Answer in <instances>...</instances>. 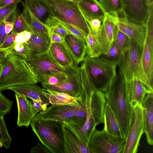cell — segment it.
<instances>
[{
    "instance_id": "48",
    "label": "cell",
    "mask_w": 153,
    "mask_h": 153,
    "mask_svg": "<svg viewBox=\"0 0 153 153\" xmlns=\"http://www.w3.org/2000/svg\"><path fill=\"white\" fill-rule=\"evenodd\" d=\"M65 38L53 32H51L50 39L51 44L62 43L65 42Z\"/></svg>"
},
{
    "instance_id": "52",
    "label": "cell",
    "mask_w": 153,
    "mask_h": 153,
    "mask_svg": "<svg viewBox=\"0 0 153 153\" xmlns=\"http://www.w3.org/2000/svg\"><path fill=\"white\" fill-rule=\"evenodd\" d=\"M8 54L7 50L0 48V64L3 63Z\"/></svg>"
},
{
    "instance_id": "46",
    "label": "cell",
    "mask_w": 153,
    "mask_h": 153,
    "mask_svg": "<svg viewBox=\"0 0 153 153\" xmlns=\"http://www.w3.org/2000/svg\"><path fill=\"white\" fill-rule=\"evenodd\" d=\"M30 103L33 117L39 112L45 110L48 107L40 102L36 100L31 101Z\"/></svg>"
},
{
    "instance_id": "3",
    "label": "cell",
    "mask_w": 153,
    "mask_h": 153,
    "mask_svg": "<svg viewBox=\"0 0 153 153\" xmlns=\"http://www.w3.org/2000/svg\"><path fill=\"white\" fill-rule=\"evenodd\" d=\"M50 15L73 26L85 37L90 28L78 3L71 0H40Z\"/></svg>"
},
{
    "instance_id": "45",
    "label": "cell",
    "mask_w": 153,
    "mask_h": 153,
    "mask_svg": "<svg viewBox=\"0 0 153 153\" xmlns=\"http://www.w3.org/2000/svg\"><path fill=\"white\" fill-rule=\"evenodd\" d=\"M31 33L29 31L25 30L18 33L16 36L15 43H24L27 42L30 39Z\"/></svg>"
},
{
    "instance_id": "21",
    "label": "cell",
    "mask_w": 153,
    "mask_h": 153,
    "mask_svg": "<svg viewBox=\"0 0 153 153\" xmlns=\"http://www.w3.org/2000/svg\"><path fill=\"white\" fill-rule=\"evenodd\" d=\"M15 95L18 109L17 125L28 127L34 117L30 101L27 97L17 93H15Z\"/></svg>"
},
{
    "instance_id": "12",
    "label": "cell",
    "mask_w": 153,
    "mask_h": 153,
    "mask_svg": "<svg viewBox=\"0 0 153 153\" xmlns=\"http://www.w3.org/2000/svg\"><path fill=\"white\" fill-rule=\"evenodd\" d=\"M64 153H91L88 145L67 123L62 124Z\"/></svg>"
},
{
    "instance_id": "2",
    "label": "cell",
    "mask_w": 153,
    "mask_h": 153,
    "mask_svg": "<svg viewBox=\"0 0 153 153\" xmlns=\"http://www.w3.org/2000/svg\"><path fill=\"white\" fill-rule=\"evenodd\" d=\"M143 47L130 40L127 48L122 52L118 64L119 73L125 82L134 79L140 81L144 85L147 93H153V85L146 76L141 61Z\"/></svg>"
},
{
    "instance_id": "20",
    "label": "cell",
    "mask_w": 153,
    "mask_h": 153,
    "mask_svg": "<svg viewBox=\"0 0 153 153\" xmlns=\"http://www.w3.org/2000/svg\"><path fill=\"white\" fill-rule=\"evenodd\" d=\"M15 93L30 99L31 100L39 101L48 106L50 104L49 100L44 95L43 89L36 84H25L14 86L8 88Z\"/></svg>"
},
{
    "instance_id": "27",
    "label": "cell",
    "mask_w": 153,
    "mask_h": 153,
    "mask_svg": "<svg viewBox=\"0 0 153 153\" xmlns=\"http://www.w3.org/2000/svg\"><path fill=\"white\" fill-rule=\"evenodd\" d=\"M103 129L114 135L123 137L118 122L111 107L106 101L104 112Z\"/></svg>"
},
{
    "instance_id": "41",
    "label": "cell",
    "mask_w": 153,
    "mask_h": 153,
    "mask_svg": "<svg viewBox=\"0 0 153 153\" xmlns=\"http://www.w3.org/2000/svg\"><path fill=\"white\" fill-rule=\"evenodd\" d=\"M86 21L94 34L95 36H97L101 30L102 22L98 19H94Z\"/></svg>"
},
{
    "instance_id": "9",
    "label": "cell",
    "mask_w": 153,
    "mask_h": 153,
    "mask_svg": "<svg viewBox=\"0 0 153 153\" xmlns=\"http://www.w3.org/2000/svg\"><path fill=\"white\" fill-rule=\"evenodd\" d=\"M143 108L142 105L132 107L128 129L123 153H136L144 133Z\"/></svg>"
},
{
    "instance_id": "13",
    "label": "cell",
    "mask_w": 153,
    "mask_h": 153,
    "mask_svg": "<svg viewBox=\"0 0 153 153\" xmlns=\"http://www.w3.org/2000/svg\"><path fill=\"white\" fill-rule=\"evenodd\" d=\"M116 25L128 36L130 40L143 47L146 36L144 24L133 22L125 16L117 17Z\"/></svg>"
},
{
    "instance_id": "24",
    "label": "cell",
    "mask_w": 153,
    "mask_h": 153,
    "mask_svg": "<svg viewBox=\"0 0 153 153\" xmlns=\"http://www.w3.org/2000/svg\"><path fill=\"white\" fill-rule=\"evenodd\" d=\"M44 95L52 105H68L78 106L82 98V94L78 97H74L69 94L42 88Z\"/></svg>"
},
{
    "instance_id": "23",
    "label": "cell",
    "mask_w": 153,
    "mask_h": 153,
    "mask_svg": "<svg viewBox=\"0 0 153 153\" xmlns=\"http://www.w3.org/2000/svg\"><path fill=\"white\" fill-rule=\"evenodd\" d=\"M141 61L145 73L153 85V37L146 34L143 47Z\"/></svg>"
},
{
    "instance_id": "49",
    "label": "cell",
    "mask_w": 153,
    "mask_h": 153,
    "mask_svg": "<svg viewBox=\"0 0 153 153\" xmlns=\"http://www.w3.org/2000/svg\"><path fill=\"white\" fill-rule=\"evenodd\" d=\"M8 34L5 32L4 21L0 22V45L3 43Z\"/></svg>"
},
{
    "instance_id": "10",
    "label": "cell",
    "mask_w": 153,
    "mask_h": 153,
    "mask_svg": "<svg viewBox=\"0 0 153 153\" xmlns=\"http://www.w3.org/2000/svg\"><path fill=\"white\" fill-rule=\"evenodd\" d=\"M38 79L23 59L0 84V91L7 90L11 86L25 84H36Z\"/></svg>"
},
{
    "instance_id": "40",
    "label": "cell",
    "mask_w": 153,
    "mask_h": 153,
    "mask_svg": "<svg viewBox=\"0 0 153 153\" xmlns=\"http://www.w3.org/2000/svg\"><path fill=\"white\" fill-rule=\"evenodd\" d=\"M13 102L9 100L0 91V114L4 116L10 112Z\"/></svg>"
},
{
    "instance_id": "19",
    "label": "cell",
    "mask_w": 153,
    "mask_h": 153,
    "mask_svg": "<svg viewBox=\"0 0 153 153\" xmlns=\"http://www.w3.org/2000/svg\"><path fill=\"white\" fill-rule=\"evenodd\" d=\"M125 88L128 101L132 107L142 105L147 92L140 81L134 79L126 82Z\"/></svg>"
},
{
    "instance_id": "4",
    "label": "cell",
    "mask_w": 153,
    "mask_h": 153,
    "mask_svg": "<svg viewBox=\"0 0 153 153\" xmlns=\"http://www.w3.org/2000/svg\"><path fill=\"white\" fill-rule=\"evenodd\" d=\"M84 95L88 112L86 122L80 128L73 123L72 126L80 138L88 145L96 126L104 123V112L106 100L105 93L98 90L84 92Z\"/></svg>"
},
{
    "instance_id": "54",
    "label": "cell",
    "mask_w": 153,
    "mask_h": 153,
    "mask_svg": "<svg viewBox=\"0 0 153 153\" xmlns=\"http://www.w3.org/2000/svg\"><path fill=\"white\" fill-rule=\"evenodd\" d=\"M71 0L78 3V2H79V1H82V0Z\"/></svg>"
},
{
    "instance_id": "39",
    "label": "cell",
    "mask_w": 153,
    "mask_h": 153,
    "mask_svg": "<svg viewBox=\"0 0 153 153\" xmlns=\"http://www.w3.org/2000/svg\"><path fill=\"white\" fill-rule=\"evenodd\" d=\"M68 76L63 73H53L43 76L39 82L47 84L54 85L66 79Z\"/></svg>"
},
{
    "instance_id": "33",
    "label": "cell",
    "mask_w": 153,
    "mask_h": 153,
    "mask_svg": "<svg viewBox=\"0 0 153 153\" xmlns=\"http://www.w3.org/2000/svg\"><path fill=\"white\" fill-rule=\"evenodd\" d=\"M82 100L73 117L71 122L79 128H82L85 125L86 120L88 113L84 92L82 94Z\"/></svg>"
},
{
    "instance_id": "44",
    "label": "cell",
    "mask_w": 153,
    "mask_h": 153,
    "mask_svg": "<svg viewBox=\"0 0 153 153\" xmlns=\"http://www.w3.org/2000/svg\"><path fill=\"white\" fill-rule=\"evenodd\" d=\"M16 34L17 33L11 31L0 45V48L7 49L12 46L15 43L14 41Z\"/></svg>"
},
{
    "instance_id": "5",
    "label": "cell",
    "mask_w": 153,
    "mask_h": 153,
    "mask_svg": "<svg viewBox=\"0 0 153 153\" xmlns=\"http://www.w3.org/2000/svg\"><path fill=\"white\" fill-rule=\"evenodd\" d=\"M62 122L32 119V130L50 153H64Z\"/></svg>"
},
{
    "instance_id": "26",
    "label": "cell",
    "mask_w": 153,
    "mask_h": 153,
    "mask_svg": "<svg viewBox=\"0 0 153 153\" xmlns=\"http://www.w3.org/2000/svg\"><path fill=\"white\" fill-rule=\"evenodd\" d=\"M21 3L24 8L27 10L28 13L30 32L50 40L51 31L49 28L34 16L25 2L22 1Z\"/></svg>"
},
{
    "instance_id": "56",
    "label": "cell",
    "mask_w": 153,
    "mask_h": 153,
    "mask_svg": "<svg viewBox=\"0 0 153 153\" xmlns=\"http://www.w3.org/2000/svg\"><path fill=\"white\" fill-rule=\"evenodd\" d=\"M0 147H1V145H0Z\"/></svg>"
},
{
    "instance_id": "22",
    "label": "cell",
    "mask_w": 153,
    "mask_h": 153,
    "mask_svg": "<svg viewBox=\"0 0 153 153\" xmlns=\"http://www.w3.org/2000/svg\"><path fill=\"white\" fill-rule=\"evenodd\" d=\"M79 8L86 21L98 19L102 22L106 12L97 0H82L78 2Z\"/></svg>"
},
{
    "instance_id": "32",
    "label": "cell",
    "mask_w": 153,
    "mask_h": 153,
    "mask_svg": "<svg viewBox=\"0 0 153 153\" xmlns=\"http://www.w3.org/2000/svg\"><path fill=\"white\" fill-rule=\"evenodd\" d=\"M86 44V54L91 58L98 57L103 54L102 50L96 37L91 29L85 37Z\"/></svg>"
},
{
    "instance_id": "28",
    "label": "cell",
    "mask_w": 153,
    "mask_h": 153,
    "mask_svg": "<svg viewBox=\"0 0 153 153\" xmlns=\"http://www.w3.org/2000/svg\"><path fill=\"white\" fill-rule=\"evenodd\" d=\"M31 51V54H39L47 51L51 45L50 40L31 33V36L27 42Z\"/></svg>"
},
{
    "instance_id": "16",
    "label": "cell",
    "mask_w": 153,
    "mask_h": 153,
    "mask_svg": "<svg viewBox=\"0 0 153 153\" xmlns=\"http://www.w3.org/2000/svg\"><path fill=\"white\" fill-rule=\"evenodd\" d=\"M117 17L106 13L100 31L96 37L103 52L105 53L114 41Z\"/></svg>"
},
{
    "instance_id": "6",
    "label": "cell",
    "mask_w": 153,
    "mask_h": 153,
    "mask_svg": "<svg viewBox=\"0 0 153 153\" xmlns=\"http://www.w3.org/2000/svg\"><path fill=\"white\" fill-rule=\"evenodd\" d=\"M83 61L94 89L105 93L117 74V65L106 62L100 56L91 58L86 56Z\"/></svg>"
},
{
    "instance_id": "35",
    "label": "cell",
    "mask_w": 153,
    "mask_h": 153,
    "mask_svg": "<svg viewBox=\"0 0 153 153\" xmlns=\"http://www.w3.org/2000/svg\"><path fill=\"white\" fill-rule=\"evenodd\" d=\"M25 30L30 32L28 13L24 8L22 13L18 15L15 20L12 31L17 33Z\"/></svg>"
},
{
    "instance_id": "42",
    "label": "cell",
    "mask_w": 153,
    "mask_h": 153,
    "mask_svg": "<svg viewBox=\"0 0 153 153\" xmlns=\"http://www.w3.org/2000/svg\"><path fill=\"white\" fill-rule=\"evenodd\" d=\"M17 4H11L0 8V22L4 21L17 9Z\"/></svg>"
},
{
    "instance_id": "25",
    "label": "cell",
    "mask_w": 153,
    "mask_h": 153,
    "mask_svg": "<svg viewBox=\"0 0 153 153\" xmlns=\"http://www.w3.org/2000/svg\"><path fill=\"white\" fill-rule=\"evenodd\" d=\"M65 42L72 54L76 64L82 62L86 54V44L85 39L68 34L65 37Z\"/></svg>"
},
{
    "instance_id": "7",
    "label": "cell",
    "mask_w": 153,
    "mask_h": 153,
    "mask_svg": "<svg viewBox=\"0 0 153 153\" xmlns=\"http://www.w3.org/2000/svg\"><path fill=\"white\" fill-rule=\"evenodd\" d=\"M23 59L37 77L38 82L42 76L51 74L63 73L68 76L77 73L79 71L78 65L67 68L60 66L53 59L48 49L39 54H31L28 58Z\"/></svg>"
},
{
    "instance_id": "53",
    "label": "cell",
    "mask_w": 153,
    "mask_h": 153,
    "mask_svg": "<svg viewBox=\"0 0 153 153\" xmlns=\"http://www.w3.org/2000/svg\"><path fill=\"white\" fill-rule=\"evenodd\" d=\"M148 1L149 4L150 5L153 4V0H148Z\"/></svg>"
},
{
    "instance_id": "43",
    "label": "cell",
    "mask_w": 153,
    "mask_h": 153,
    "mask_svg": "<svg viewBox=\"0 0 153 153\" xmlns=\"http://www.w3.org/2000/svg\"><path fill=\"white\" fill-rule=\"evenodd\" d=\"M60 21L62 25L67 30L68 34L72 35L77 38L85 40V36L77 29L69 24Z\"/></svg>"
},
{
    "instance_id": "11",
    "label": "cell",
    "mask_w": 153,
    "mask_h": 153,
    "mask_svg": "<svg viewBox=\"0 0 153 153\" xmlns=\"http://www.w3.org/2000/svg\"><path fill=\"white\" fill-rule=\"evenodd\" d=\"M79 105H51L45 111L37 114L33 119L71 123Z\"/></svg>"
},
{
    "instance_id": "38",
    "label": "cell",
    "mask_w": 153,
    "mask_h": 153,
    "mask_svg": "<svg viewBox=\"0 0 153 153\" xmlns=\"http://www.w3.org/2000/svg\"><path fill=\"white\" fill-rule=\"evenodd\" d=\"M130 41V40L128 36L116 25L114 41L122 52L128 47Z\"/></svg>"
},
{
    "instance_id": "18",
    "label": "cell",
    "mask_w": 153,
    "mask_h": 153,
    "mask_svg": "<svg viewBox=\"0 0 153 153\" xmlns=\"http://www.w3.org/2000/svg\"><path fill=\"white\" fill-rule=\"evenodd\" d=\"M144 133L148 144H153V93H147L143 100Z\"/></svg>"
},
{
    "instance_id": "17",
    "label": "cell",
    "mask_w": 153,
    "mask_h": 153,
    "mask_svg": "<svg viewBox=\"0 0 153 153\" xmlns=\"http://www.w3.org/2000/svg\"><path fill=\"white\" fill-rule=\"evenodd\" d=\"M48 51L53 59L60 66L67 68L77 65L65 42L51 44Z\"/></svg>"
},
{
    "instance_id": "15",
    "label": "cell",
    "mask_w": 153,
    "mask_h": 153,
    "mask_svg": "<svg viewBox=\"0 0 153 153\" xmlns=\"http://www.w3.org/2000/svg\"><path fill=\"white\" fill-rule=\"evenodd\" d=\"M41 84L44 88L64 92L74 97H79L83 92L79 70L77 73L68 76L66 79L56 84Z\"/></svg>"
},
{
    "instance_id": "1",
    "label": "cell",
    "mask_w": 153,
    "mask_h": 153,
    "mask_svg": "<svg viewBox=\"0 0 153 153\" xmlns=\"http://www.w3.org/2000/svg\"><path fill=\"white\" fill-rule=\"evenodd\" d=\"M125 82L119 73L105 92L106 100L110 105L118 122L123 137L126 138L132 107L126 94Z\"/></svg>"
},
{
    "instance_id": "51",
    "label": "cell",
    "mask_w": 153,
    "mask_h": 153,
    "mask_svg": "<svg viewBox=\"0 0 153 153\" xmlns=\"http://www.w3.org/2000/svg\"><path fill=\"white\" fill-rule=\"evenodd\" d=\"M4 21L5 32L7 34H8L13 30L14 23L7 21Z\"/></svg>"
},
{
    "instance_id": "31",
    "label": "cell",
    "mask_w": 153,
    "mask_h": 153,
    "mask_svg": "<svg viewBox=\"0 0 153 153\" xmlns=\"http://www.w3.org/2000/svg\"><path fill=\"white\" fill-rule=\"evenodd\" d=\"M99 2L108 13L117 17L126 16L122 0H99Z\"/></svg>"
},
{
    "instance_id": "55",
    "label": "cell",
    "mask_w": 153,
    "mask_h": 153,
    "mask_svg": "<svg viewBox=\"0 0 153 153\" xmlns=\"http://www.w3.org/2000/svg\"><path fill=\"white\" fill-rule=\"evenodd\" d=\"M2 68V63L0 64V74L1 72Z\"/></svg>"
},
{
    "instance_id": "50",
    "label": "cell",
    "mask_w": 153,
    "mask_h": 153,
    "mask_svg": "<svg viewBox=\"0 0 153 153\" xmlns=\"http://www.w3.org/2000/svg\"><path fill=\"white\" fill-rule=\"evenodd\" d=\"M22 0H2L0 1V8L9 5L17 4L21 2Z\"/></svg>"
},
{
    "instance_id": "30",
    "label": "cell",
    "mask_w": 153,
    "mask_h": 153,
    "mask_svg": "<svg viewBox=\"0 0 153 153\" xmlns=\"http://www.w3.org/2000/svg\"><path fill=\"white\" fill-rule=\"evenodd\" d=\"M30 10L39 20L45 24L50 14L40 0H25Z\"/></svg>"
},
{
    "instance_id": "14",
    "label": "cell",
    "mask_w": 153,
    "mask_h": 153,
    "mask_svg": "<svg viewBox=\"0 0 153 153\" xmlns=\"http://www.w3.org/2000/svg\"><path fill=\"white\" fill-rule=\"evenodd\" d=\"M122 1L123 11L126 16L133 22L144 24L151 6L149 4L148 0Z\"/></svg>"
},
{
    "instance_id": "29",
    "label": "cell",
    "mask_w": 153,
    "mask_h": 153,
    "mask_svg": "<svg viewBox=\"0 0 153 153\" xmlns=\"http://www.w3.org/2000/svg\"><path fill=\"white\" fill-rule=\"evenodd\" d=\"M23 59L17 56L9 53L2 63L0 74V84L22 62Z\"/></svg>"
},
{
    "instance_id": "34",
    "label": "cell",
    "mask_w": 153,
    "mask_h": 153,
    "mask_svg": "<svg viewBox=\"0 0 153 153\" xmlns=\"http://www.w3.org/2000/svg\"><path fill=\"white\" fill-rule=\"evenodd\" d=\"M122 56V53L114 41L109 50L100 56L104 61L117 65Z\"/></svg>"
},
{
    "instance_id": "8",
    "label": "cell",
    "mask_w": 153,
    "mask_h": 153,
    "mask_svg": "<svg viewBox=\"0 0 153 153\" xmlns=\"http://www.w3.org/2000/svg\"><path fill=\"white\" fill-rule=\"evenodd\" d=\"M126 138L95 129L88 146L91 153H123Z\"/></svg>"
},
{
    "instance_id": "37",
    "label": "cell",
    "mask_w": 153,
    "mask_h": 153,
    "mask_svg": "<svg viewBox=\"0 0 153 153\" xmlns=\"http://www.w3.org/2000/svg\"><path fill=\"white\" fill-rule=\"evenodd\" d=\"M4 116L0 114V145L6 149H9L12 142V139L4 118Z\"/></svg>"
},
{
    "instance_id": "36",
    "label": "cell",
    "mask_w": 153,
    "mask_h": 153,
    "mask_svg": "<svg viewBox=\"0 0 153 153\" xmlns=\"http://www.w3.org/2000/svg\"><path fill=\"white\" fill-rule=\"evenodd\" d=\"M9 53L19 56L23 59L28 58L31 54V51L27 42L15 43L6 49Z\"/></svg>"
},
{
    "instance_id": "47",
    "label": "cell",
    "mask_w": 153,
    "mask_h": 153,
    "mask_svg": "<svg viewBox=\"0 0 153 153\" xmlns=\"http://www.w3.org/2000/svg\"><path fill=\"white\" fill-rule=\"evenodd\" d=\"M30 153H50L48 150L42 143H38L36 145L32 147Z\"/></svg>"
},
{
    "instance_id": "57",
    "label": "cell",
    "mask_w": 153,
    "mask_h": 153,
    "mask_svg": "<svg viewBox=\"0 0 153 153\" xmlns=\"http://www.w3.org/2000/svg\"><path fill=\"white\" fill-rule=\"evenodd\" d=\"M1 0H0V1H1Z\"/></svg>"
}]
</instances>
